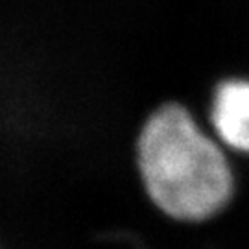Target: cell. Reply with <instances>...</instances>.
Returning <instances> with one entry per match:
<instances>
[{
    "mask_svg": "<svg viewBox=\"0 0 249 249\" xmlns=\"http://www.w3.org/2000/svg\"><path fill=\"white\" fill-rule=\"evenodd\" d=\"M207 125L232 157L249 159V78H227L214 87Z\"/></svg>",
    "mask_w": 249,
    "mask_h": 249,
    "instance_id": "cell-2",
    "label": "cell"
},
{
    "mask_svg": "<svg viewBox=\"0 0 249 249\" xmlns=\"http://www.w3.org/2000/svg\"><path fill=\"white\" fill-rule=\"evenodd\" d=\"M133 159L144 196L172 222H211L234 199V157L179 102L155 107L144 118Z\"/></svg>",
    "mask_w": 249,
    "mask_h": 249,
    "instance_id": "cell-1",
    "label": "cell"
}]
</instances>
